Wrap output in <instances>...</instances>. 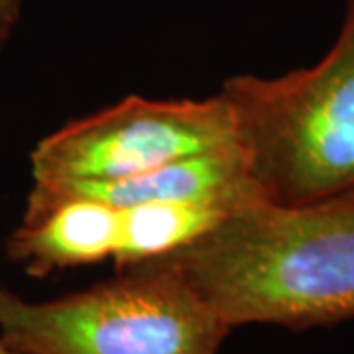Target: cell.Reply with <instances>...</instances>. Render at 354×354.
Masks as SVG:
<instances>
[{
	"label": "cell",
	"mask_w": 354,
	"mask_h": 354,
	"mask_svg": "<svg viewBox=\"0 0 354 354\" xmlns=\"http://www.w3.org/2000/svg\"><path fill=\"white\" fill-rule=\"evenodd\" d=\"M10 32H12V28H10V26H6L0 22V51H2V48L6 46V41H8V38H10Z\"/></svg>",
	"instance_id": "9"
},
{
	"label": "cell",
	"mask_w": 354,
	"mask_h": 354,
	"mask_svg": "<svg viewBox=\"0 0 354 354\" xmlns=\"http://www.w3.org/2000/svg\"><path fill=\"white\" fill-rule=\"evenodd\" d=\"M230 330L158 262L50 301L0 288V341L24 354H218Z\"/></svg>",
	"instance_id": "3"
},
{
	"label": "cell",
	"mask_w": 354,
	"mask_h": 354,
	"mask_svg": "<svg viewBox=\"0 0 354 354\" xmlns=\"http://www.w3.org/2000/svg\"><path fill=\"white\" fill-rule=\"evenodd\" d=\"M0 354H24V353H18V351H14V348L6 346L4 342L0 341Z\"/></svg>",
	"instance_id": "10"
},
{
	"label": "cell",
	"mask_w": 354,
	"mask_h": 354,
	"mask_svg": "<svg viewBox=\"0 0 354 354\" xmlns=\"http://www.w3.org/2000/svg\"><path fill=\"white\" fill-rule=\"evenodd\" d=\"M120 209L77 193L32 187L20 225L6 239V256L32 278L114 260Z\"/></svg>",
	"instance_id": "5"
},
{
	"label": "cell",
	"mask_w": 354,
	"mask_h": 354,
	"mask_svg": "<svg viewBox=\"0 0 354 354\" xmlns=\"http://www.w3.org/2000/svg\"><path fill=\"white\" fill-rule=\"evenodd\" d=\"M228 146L234 127L221 93L165 101L132 95L39 140L30 165L34 187L59 189L120 181Z\"/></svg>",
	"instance_id": "4"
},
{
	"label": "cell",
	"mask_w": 354,
	"mask_h": 354,
	"mask_svg": "<svg viewBox=\"0 0 354 354\" xmlns=\"http://www.w3.org/2000/svg\"><path fill=\"white\" fill-rule=\"evenodd\" d=\"M232 209L216 203L156 201L120 207L118 272L174 254L215 230Z\"/></svg>",
	"instance_id": "7"
},
{
	"label": "cell",
	"mask_w": 354,
	"mask_h": 354,
	"mask_svg": "<svg viewBox=\"0 0 354 354\" xmlns=\"http://www.w3.org/2000/svg\"><path fill=\"white\" fill-rule=\"evenodd\" d=\"M260 203L295 207L354 195V8L317 64L236 75L218 91Z\"/></svg>",
	"instance_id": "2"
},
{
	"label": "cell",
	"mask_w": 354,
	"mask_h": 354,
	"mask_svg": "<svg viewBox=\"0 0 354 354\" xmlns=\"http://www.w3.org/2000/svg\"><path fill=\"white\" fill-rule=\"evenodd\" d=\"M150 262L183 278L228 325L291 330L354 319V195L252 203Z\"/></svg>",
	"instance_id": "1"
},
{
	"label": "cell",
	"mask_w": 354,
	"mask_h": 354,
	"mask_svg": "<svg viewBox=\"0 0 354 354\" xmlns=\"http://www.w3.org/2000/svg\"><path fill=\"white\" fill-rule=\"evenodd\" d=\"M41 191L87 195L111 203L118 209L142 203L189 201L216 203L232 211H241L252 203H260L236 144L215 152L183 158L120 181L81 183Z\"/></svg>",
	"instance_id": "6"
},
{
	"label": "cell",
	"mask_w": 354,
	"mask_h": 354,
	"mask_svg": "<svg viewBox=\"0 0 354 354\" xmlns=\"http://www.w3.org/2000/svg\"><path fill=\"white\" fill-rule=\"evenodd\" d=\"M346 6H353L354 8V0H346Z\"/></svg>",
	"instance_id": "11"
},
{
	"label": "cell",
	"mask_w": 354,
	"mask_h": 354,
	"mask_svg": "<svg viewBox=\"0 0 354 354\" xmlns=\"http://www.w3.org/2000/svg\"><path fill=\"white\" fill-rule=\"evenodd\" d=\"M22 12V0H0V22L14 28L20 20Z\"/></svg>",
	"instance_id": "8"
}]
</instances>
